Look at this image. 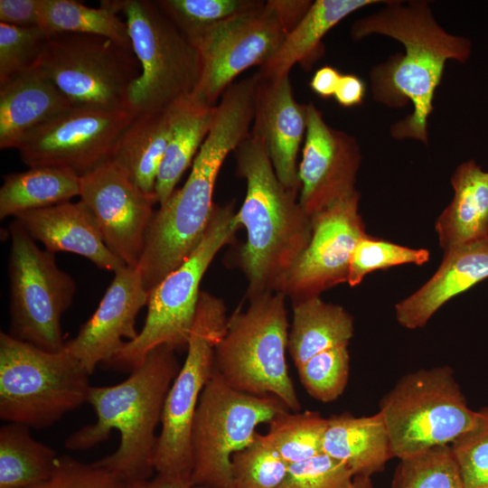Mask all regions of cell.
I'll list each match as a JSON object with an SVG mask.
<instances>
[{
    "label": "cell",
    "mask_w": 488,
    "mask_h": 488,
    "mask_svg": "<svg viewBox=\"0 0 488 488\" xmlns=\"http://www.w3.org/2000/svg\"><path fill=\"white\" fill-rule=\"evenodd\" d=\"M378 12L356 20L351 26L353 41L377 34L399 42L403 52L389 57L370 71L373 99L389 108L409 103L412 112L394 123L390 136L428 145V118L435 93L449 60L465 63L472 54L468 38L446 32L436 20L427 1L389 0Z\"/></svg>",
    "instance_id": "cell-1"
},
{
    "label": "cell",
    "mask_w": 488,
    "mask_h": 488,
    "mask_svg": "<svg viewBox=\"0 0 488 488\" xmlns=\"http://www.w3.org/2000/svg\"><path fill=\"white\" fill-rule=\"evenodd\" d=\"M256 76L222 94L211 128L185 183L155 211L137 268L147 292L181 266L202 239L214 207L215 183L224 160L250 136Z\"/></svg>",
    "instance_id": "cell-2"
},
{
    "label": "cell",
    "mask_w": 488,
    "mask_h": 488,
    "mask_svg": "<svg viewBox=\"0 0 488 488\" xmlns=\"http://www.w3.org/2000/svg\"><path fill=\"white\" fill-rule=\"evenodd\" d=\"M175 352L166 344L156 346L122 382L90 386L87 402L95 411L96 422L72 433L65 447L86 450L117 430L120 439L116 451L93 463L114 473L126 484L150 479L155 471V429L181 368Z\"/></svg>",
    "instance_id": "cell-3"
},
{
    "label": "cell",
    "mask_w": 488,
    "mask_h": 488,
    "mask_svg": "<svg viewBox=\"0 0 488 488\" xmlns=\"http://www.w3.org/2000/svg\"><path fill=\"white\" fill-rule=\"evenodd\" d=\"M234 155L237 173L247 184L237 217L247 232L239 260L248 281L249 299L277 292L307 248L313 224L299 202V193L286 189L277 178L260 140L250 135Z\"/></svg>",
    "instance_id": "cell-4"
},
{
    "label": "cell",
    "mask_w": 488,
    "mask_h": 488,
    "mask_svg": "<svg viewBox=\"0 0 488 488\" xmlns=\"http://www.w3.org/2000/svg\"><path fill=\"white\" fill-rule=\"evenodd\" d=\"M286 296L271 292L249 298L227 319L214 348L215 371L236 390L274 396L294 412L301 409L286 363L289 323Z\"/></svg>",
    "instance_id": "cell-5"
},
{
    "label": "cell",
    "mask_w": 488,
    "mask_h": 488,
    "mask_svg": "<svg viewBox=\"0 0 488 488\" xmlns=\"http://www.w3.org/2000/svg\"><path fill=\"white\" fill-rule=\"evenodd\" d=\"M90 374L65 348L48 352L0 333V418L44 428L87 402Z\"/></svg>",
    "instance_id": "cell-6"
},
{
    "label": "cell",
    "mask_w": 488,
    "mask_h": 488,
    "mask_svg": "<svg viewBox=\"0 0 488 488\" xmlns=\"http://www.w3.org/2000/svg\"><path fill=\"white\" fill-rule=\"evenodd\" d=\"M239 227L232 203L214 204L202 239L181 266L148 292L147 314L141 332L107 362L109 367L131 372L156 346L166 344L175 351L187 347L202 279L217 253Z\"/></svg>",
    "instance_id": "cell-7"
},
{
    "label": "cell",
    "mask_w": 488,
    "mask_h": 488,
    "mask_svg": "<svg viewBox=\"0 0 488 488\" xmlns=\"http://www.w3.org/2000/svg\"><path fill=\"white\" fill-rule=\"evenodd\" d=\"M100 5L124 14L141 67L128 92L132 110L167 111L194 93L201 75L198 51L155 1L110 0Z\"/></svg>",
    "instance_id": "cell-8"
},
{
    "label": "cell",
    "mask_w": 488,
    "mask_h": 488,
    "mask_svg": "<svg viewBox=\"0 0 488 488\" xmlns=\"http://www.w3.org/2000/svg\"><path fill=\"white\" fill-rule=\"evenodd\" d=\"M384 419L394 457L403 459L438 446H450L474 424L449 366L421 369L402 376L382 398Z\"/></svg>",
    "instance_id": "cell-9"
},
{
    "label": "cell",
    "mask_w": 488,
    "mask_h": 488,
    "mask_svg": "<svg viewBox=\"0 0 488 488\" xmlns=\"http://www.w3.org/2000/svg\"><path fill=\"white\" fill-rule=\"evenodd\" d=\"M289 410L274 396H254L228 385L215 371L195 411L191 446L194 488H235L232 455L254 439L256 428Z\"/></svg>",
    "instance_id": "cell-10"
},
{
    "label": "cell",
    "mask_w": 488,
    "mask_h": 488,
    "mask_svg": "<svg viewBox=\"0 0 488 488\" xmlns=\"http://www.w3.org/2000/svg\"><path fill=\"white\" fill-rule=\"evenodd\" d=\"M227 319L223 300L202 291L186 357L164 405L153 460L156 474L190 481L192 422L201 394L215 372L214 348L224 334Z\"/></svg>",
    "instance_id": "cell-11"
},
{
    "label": "cell",
    "mask_w": 488,
    "mask_h": 488,
    "mask_svg": "<svg viewBox=\"0 0 488 488\" xmlns=\"http://www.w3.org/2000/svg\"><path fill=\"white\" fill-rule=\"evenodd\" d=\"M8 232V333L40 349L59 352L66 343L61 317L73 301L76 283L58 267L55 253L41 249L18 221L9 224Z\"/></svg>",
    "instance_id": "cell-12"
},
{
    "label": "cell",
    "mask_w": 488,
    "mask_h": 488,
    "mask_svg": "<svg viewBox=\"0 0 488 488\" xmlns=\"http://www.w3.org/2000/svg\"><path fill=\"white\" fill-rule=\"evenodd\" d=\"M39 66L74 107L130 108L141 67L133 47L87 33L49 36Z\"/></svg>",
    "instance_id": "cell-13"
},
{
    "label": "cell",
    "mask_w": 488,
    "mask_h": 488,
    "mask_svg": "<svg viewBox=\"0 0 488 488\" xmlns=\"http://www.w3.org/2000/svg\"><path fill=\"white\" fill-rule=\"evenodd\" d=\"M136 115L131 108L71 106L27 134L16 149L29 168H65L81 177L112 158Z\"/></svg>",
    "instance_id": "cell-14"
},
{
    "label": "cell",
    "mask_w": 488,
    "mask_h": 488,
    "mask_svg": "<svg viewBox=\"0 0 488 488\" xmlns=\"http://www.w3.org/2000/svg\"><path fill=\"white\" fill-rule=\"evenodd\" d=\"M286 34L267 1L209 28L192 42L201 62L192 97L216 107L239 74L252 66L261 67L274 57Z\"/></svg>",
    "instance_id": "cell-15"
},
{
    "label": "cell",
    "mask_w": 488,
    "mask_h": 488,
    "mask_svg": "<svg viewBox=\"0 0 488 488\" xmlns=\"http://www.w3.org/2000/svg\"><path fill=\"white\" fill-rule=\"evenodd\" d=\"M359 204L357 191L311 218L310 242L277 292L293 303L320 296L324 291L347 282L352 254L367 234Z\"/></svg>",
    "instance_id": "cell-16"
},
{
    "label": "cell",
    "mask_w": 488,
    "mask_h": 488,
    "mask_svg": "<svg viewBox=\"0 0 488 488\" xmlns=\"http://www.w3.org/2000/svg\"><path fill=\"white\" fill-rule=\"evenodd\" d=\"M80 198L97 219L108 249L127 267H136L158 203L126 170L110 159L80 177Z\"/></svg>",
    "instance_id": "cell-17"
},
{
    "label": "cell",
    "mask_w": 488,
    "mask_h": 488,
    "mask_svg": "<svg viewBox=\"0 0 488 488\" xmlns=\"http://www.w3.org/2000/svg\"><path fill=\"white\" fill-rule=\"evenodd\" d=\"M357 139L329 126L323 112L307 104L306 132L298 165L299 202L312 218L357 192L361 164Z\"/></svg>",
    "instance_id": "cell-18"
},
{
    "label": "cell",
    "mask_w": 488,
    "mask_h": 488,
    "mask_svg": "<svg viewBox=\"0 0 488 488\" xmlns=\"http://www.w3.org/2000/svg\"><path fill=\"white\" fill-rule=\"evenodd\" d=\"M148 292L136 267H125L114 278L91 317L77 335L66 341L65 350L91 375L97 365L107 363L138 332L136 320L147 305Z\"/></svg>",
    "instance_id": "cell-19"
},
{
    "label": "cell",
    "mask_w": 488,
    "mask_h": 488,
    "mask_svg": "<svg viewBox=\"0 0 488 488\" xmlns=\"http://www.w3.org/2000/svg\"><path fill=\"white\" fill-rule=\"evenodd\" d=\"M255 74L257 85L250 135L267 147L281 183L299 193L296 160L306 132L307 104L296 100L289 75L264 79Z\"/></svg>",
    "instance_id": "cell-20"
},
{
    "label": "cell",
    "mask_w": 488,
    "mask_h": 488,
    "mask_svg": "<svg viewBox=\"0 0 488 488\" xmlns=\"http://www.w3.org/2000/svg\"><path fill=\"white\" fill-rule=\"evenodd\" d=\"M29 235L45 249L70 252L88 258L98 267L113 273L126 267L106 246L97 219L80 199L17 214Z\"/></svg>",
    "instance_id": "cell-21"
},
{
    "label": "cell",
    "mask_w": 488,
    "mask_h": 488,
    "mask_svg": "<svg viewBox=\"0 0 488 488\" xmlns=\"http://www.w3.org/2000/svg\"><path fill=\"white\" fill-rule=\"evenodd\" d=\"M488 278V238L444 252L435 274L395 306L407 329L424 327L449 300Z\"/></svg>",
    "instance_id": "cell-22"
},
{
    "label": "cell",
    "mask_w": 488,
    "mask_h": 488,
    "mask_svg": "<svg viewBox=\"0 0 488 488\" xmlns=\"http://www.w3.org/2000/svg\"><path fill=\"white\" fill-rule=\"evenodd\" d=\"M40 66L0 84V148H17L31 131L71 107Z\"/></svg>",
    "instance_id": "cell-23"
},
{
    "label": "cell",
    "mask_w": 488,
    "mask_h": 488,
    "mask_svg": "<svg viewBox=\"0 0 488 488\" xmlns=\"http://www.w3.org/2000/svg\"><path fill=\"white\" fill-rule=\"evenodd\" d=\"M454 196L436 221L444 252L488 238V172L473 159L451 176Z\"/></svg>",
    "instance_id": "cell-24"
},
{
    "label": "cell",
    "mask_w": 488,
    "mask_h": 488,
    "mask_svg": "<svg viewBox=\"0 0 488 488\" xmlns=\"http://www.w3.org/2000/svg\"><path fill=\"white\" fill-rule=\"evenodd\" d=\"M323 451L346 465L354 477H371L394 457L380 412L367 417L344 412L327 418Z\"/></svg>",
    "instance_id": "cell-25"
},
{
    "label": "cell",
    "mask_w": 488,
    "mask_h": 488,
    "mask_svg": "<svg viewBox=\"0 0 488 488\" xmlns=\"http://www.w3.org/2000/svg\"><path fill=\"white\" fill-rule=\"evenodd\" d=\"M381 0H316L301 22L286 36L274 57L259 67L258 76L276 79L289 75L291 68L299 63L305 70L324 55L323 38L342 20L357 10Z\"/></svg>",
    "instance_id": "cell-26"
},
{
    "label": "cell",
    "mask_w": 488,
    "mask_h": 488,
    "mask_svg": "<svg viewBox=\"0 0 488 488\" xmlns=\"http://www.w3.org/2000/svg\"><path fill=\"white\" fill-rule=\"evenodd\" d=\"M216 107L188 97L169 109L170 136L157 174L155 194L163 204L175 191L185 170L193 163L214 121Z\"/></svg>",
    "instance_id": "cell-27"
},
{
    "label": "cell",
    "mask_w": 488,
    "mask_h": 488,
    "mask_svg": "<svg viewBox=\"0 0 488 488\" xmlns=\"http://www.w3.org/2000/svg\"><path fill=\"white\" fill-rule=\"evenodd\" d=\"M292 307L287 350L296 369L317 353L348 346L353 337V317L339 305L315 296L293 302Z\"/></svg>",
    "instance_id": "cell-28"
},
{
    "label": "cell",
    "mask_w": 488,
    "mask_h": 488,
    "mask_svg": "<svg viewBox=\"0 0 488 488\" xmlns=\"http://www.w3.org/2000/svg\"><path fill=\"white\" fill-rule=\"evenodd\" d=\"M169 136V110L139 113L117 141L111 159L126 170L142 191L155 193Z\"/></svg>",
    "instance_id": "cell-29"
},
{
    "label": "cell",
    "mask_w": 488,
    "mask_h": 488,
    "mask_svg": "<svg viewBox=\"0 0 488 488\" xmlns=\"http://www.w3.org/2000/svg\"><path fill=\"white\" fill-rule=\"evenodd\" d=\"M0 188V219L46 208L80 196V177L60 167H33L4 176Z\"/></svg>",
    "instance_id": "cell-30"
},
{
    "label": "cell",
    "mask_w": 488,
    "mask_h": 488,
    "mask_svg": "<svg viewBox=\"0 0 488 488\" xmlns=\"http://www.w3.org/2000/svg\"><path fill=\"white\" fill-rule=\"evenodd\" d=\"M29 429L15 423L0 428V488H32L55 468V450L33 437Z\"/></svg>",
    "instance_id": "cell-31"
},
{
    "label": "cell",
    "mask_w": 488,
    "mask_h": 488,
    "mask_svg": "<svg viewBox=\"0 0 488 488\" xmlns=\"http://www.w3.org/2000/svg\"><path fill=\"white\" fill-rule=\"evenodd\" d=\"M40 27L50 36L60 33L94 34L132 46L128 27L117 14L75 0H42Z\"/></svg>",
    "instance_id": "cell-32"
},
{
    "label": "cell",
    "mask_w": 488,
    "mask_h": 488,
    "mask_svg": "<svg viewBox=\"0 0 488 488\" xmlns=\"http://www.w3.org/2000/svg\"><path fill=\"white\" fill-rule=\"evenodd\" d=\"M277 414L268 424L266 436L289 465L323 453L327 418L317 411Z\"/></svg>",
    "instance_id": "cell-33"
},
{
    "label": "cell",
    "mask_w": 488,
    "mask_h": 488,
    "mask_svg": "<svg viewBox=\"0 0 488 488\" xmlns=\"http://www.w3.org/2000/svg\"><path fill=\"white\" fill-rule=\"evenodd\" d=\"M391 488H465L450 446H438L400 459Z\"/></svg>",
    "instance_id": "cell-34"
},
{
    "label": "cell",
    "mask_w": 488,
    "mask_h": 488,
    "mask_svg": "<svg viewBox=\"0 0 488 488\" xmlns=\"http://www.w3.org/2000/svg\"><path fill=\"white\" fill-rule=\"evenodd\" d=\"M261 0H157L163 13L192 42L213 25L260 5Z\"/></svg>",
    "instance_id": "cell-35"
},
{
    "label": "cell",
    "mask_w": 488,
    "mask_h": 488,
    "mask_svg": "<svg viewBox=\"0 0 488 488\" xmlns=\"http://www.w3.org/2000/svg\"><path fill=\"white\" fill-rule=\"evenodd\" d=\"M281 457L266 435L257 432L253 441L231 457L235 488H277L287 472Z\"/></svg>",
    "instance_id": "cell-36"
},
{
    "label": "cell",
    "mask_w": 488,
    "mask_h": 488,
    "mask_svg": "<svg viewBox=\"0 0 488 488\" xmlns=\"http://www.w3.org/2000/svg\"><path fill=\"white\" fill-rule=\"evenodd\" d=\"M430 258L427 249H413L366 234L352 254L347 283L354 287L363 278L379 269L405 264L422 266Z\"/></svg>",
    "instance_id": "cell-37"
},
{
    "label": "cell",
    "mask_w": 488,
    "mask_h": 488,
    "mask_svg": "<svg viewBox=\"0 0 488 488\" xmlns=\"http://www.w3.org/2000/svg\"><path fill=\"white\" fill-rule=\"evenodd\" d=\"M297 371L300 382L313 399L324 403L332 402L343 393L348 383V348L339 346L317 353Z\"/></svg>",
    "instance_id": "cell-38"
},
{
    "label": "cell",
    "mask_w": 488,
    "mask_h": 488,
    "mask_svg": "<svg viewBox=\"0 0 488 488\" xmlns=\"http://www.w3.org/2000/svg\"><path fill=\"white\" fill-rule=\"evenodd\" d=\"M48 40L39 26L0 23V84L39 66Z\"/></svg>",
    "instance_id": "cell-39"
},
{
    "label": "cell",
    "mask_w": 488,
    "mask_h": 488,
    "mask_svg": "<svg viewBox=\"0 0 488 488\" xmlns=\"http://www.w3.org/2000/svg\"><path fill=\"white\" fill-rule=\"evenodd\" d=\"M477 412L472 427L450 445L465 488H488V407Z\"/></svg>",
    "instance_id": "cell-40"
},
{
    "label": "cell",
    "mask_w": 488,
    "mask_h": 488,
    "mask_svg": "<svg viewBox=\"0 0 488 488\" xmlns=\"http://www.w3.org/2000/svg\"><path fill=\"white\" fill-rule=\"evenodd\" d=\"M353 479L346 465L323 452L289 464L277 488H348Z\"/></svg>",
    "instance_id": "cell-41"
},
{
    "label": "cell",
    "mask_w": 488,
    "mask_h": 488,
    "mask_svg": "<svg viewBox=\"0 0 488 488\" xmlns=\"http://www.w3.org/2000/svg\"><path fill=\"white\" fill-rule=\"evenodd\" d=\"M114 473L68 455L59 456L50 477L32 488H125Z\"/></svg>",
    "instance_id": "cell-42"
},
{
    "label": "cell",
    "mask_w": 488,
    "mask_h": 488,
    "mask_svg": "<svg viewBox=\"0 0 488 488\" xmlns=\"http://www.w3.org/2000/svg\"><path fill=\"white\" fill-rule=\"evenodd\" d=\"M41 15L42 0H0V23L40 27Z\"/></svg>",
    "instance_id": "cell-43"
},
{
    "label": "cell",
    "mask_w": 488,
    "mask_h": 488,
    "mask_svg": "<svg viewBox=\"0 0 488 488\" xmlns=\"http://www.w3.org/2000/svg\"><path fill=\"white\" fill-rule=\"evenodd\" d=\"M314 1L310 0H268L267 5L277 15L288 34L305 17ZM286 34V35H287Z\"/></svg>",
    "instance_id": "cell-44"
},
{
    "label": "cell",
    "mask_w": 488,
    "mask_h": 488,
    "mask_svg": "<svg viewBox=\"0 0 488 488\" xmlns=\"http://www.w3.org/2000/svg\"><path fill=\"white\" fill-rule=\"evenodd\" d=\"M365 82L355 74H342L334 99L343 108H352L362 104L365 98Z\"/></svg>",
    "instance_id": "cell-45"
},
{
    "label": "cell",
    "mask_w": 488,
    "mask_h": 488,
    "mask_svg": "<svg viewBox=\"0 0 488 488\" xmlns=\"http://www.w3.org/2000/svg\"><path fill=\"white\" fill-rule=\"evenodd\" d=\"M341 76L337 69L324 66L314 72L309 86L318 97L328 99L334 96Z\"/></svg>",
    "instance_id": "cell-46"
},
{
    "label": "cell",
    "mask_w": 488,
    "mask_h": 488,
    "mask_svg": "<svg viewBox=\"0 0 488 488\" xmlns=\"http://www.w3.org/2000/svg\"><path fill=\"white\" fill-rule=\"evenodd\" d=\"M125 488H194L189 480L156 474L155 477L126 484Z\"/></svg>",
    "instance_id": "cell-47"
},
{
    "label": "cell",
    "mask_w": 488,
    "mask_h": 488,
    "mask_svg": "<svg viewBox=\"0 0 488 488\" xmlns=\"http://www.w3.org/2000/svg\"><path fill=\"white\" fill-rule=\"evenodd\" d=\"M348 488H375L371 477L355 476L352 483Z\"/></svg>",
    "instance_id": "cell-48"
}]
</instances>
